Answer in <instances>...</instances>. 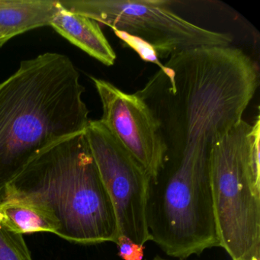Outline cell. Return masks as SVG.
Returning <instances> with one entry per match:
<instances>
[{
    "label": "cell",
    "instance_id": "1",
    "mask_svg": "<svg viewBox=\"0 0 260 260\" xmlns=\"http://www.w3.org/2000/svg\"><path fill=\"white\" fill-rule=\"evenodd\" d=\"M80 80L68 56L48 52L22 60L0 83V193L42 150L85 132Z\"/></svg>",
    "mask_w": 260,
    "mask_h": 260
},
{
    "label": "cell",
    "instance_id": "2",
    "mask_svg": "<svg viewBox=\"0 0 260 260\" xmlns=\"http://www.w3.org/2000/svg\"><path fill=\"white\" fill-rule=\"evenodd\" d=\"M39 208L57 222L56 235L79 244L116 243L113 204L85 132L54 143L36 155L0 193V202Z\"/></svg>",
    "mask_w": 260,
    "mask_h": 260
},
{
    "label": "cell",
    "instance_id": "3",
    "mask_svg": "<svg viewBox=\"0 0 260 260\" xmlns=\"http://www.w3.org/2000/svg\"><path fill=\"white\" fill-rule=\"evenodd\" d=\"M242 120L213 147L210 177L220 247L233 260L260 256V120Z\"/></svg>",
    "mask_w": 260,
    "mask_h": 260
},
{
    "label": "cell",
    "instance_id": "4",
    "mask_svg": "<svg viewBox=\"0 0 260 260\" xmlns=\"http://www.w3.org/2000/svg\"><path fill=\"white\" fill-rule=\"evenodd\" d=\"M60 7L141 39L158 57L202 46H229V33L202 28L176 14L167 0H68Z\"/></svg>",
    "mask_w": 260,
    "mask_h": 260
},
{
    "label": "cell",
    "instance_id": "5",
    "mask_svg": "<svg viewBox=\"0 0 260 260\" xmlns=\"http://www.w3.org/2000/svg\"><path fill=\"white\" fill-rule=\"evenodd\" d=\"M85 135L113 204L119 236L145 246L152 241L146 219L150 177L100 120H89Z\"/></svg>",
    "mask_w": 260,
    "mask_h": 260
},
{
    "label": "cell",
    "instance_id": "6",
    "mask_svg": "<svg viewBox=\"0 0 260 260\" xmlns=\"http://www.w3.org/2000/svg\"><path fill=\"white\" fill-rule=\"evenodd\" d=\"M92 80L103 106L100 121L153 179L167 151L159 121L136 93H126L101 79Z\"/></svg>",
    "mask_w": 260,
    "mask_h": 260
},
{
    "label": "cell",
    "instance_id": "7",
    "mask_svg": "<svg viewBox=\"0 0 260 260\" xmlns=\"http://www.w3.org/2000/svg\"><path fill=\"white\" fill-rule=\"evenodd\" d=\"M50 25L60 36L103 64H115L116 54L96 21L65 10L59 4L58 10Z\"/></svg>",
    "mask_w": 260,
    "mask_h": 260
},
{
    "label": "cell",
    "instance_id": "8",
    "mask_svg": "<svg viewBox=\"0 0 260 260\" xmlns=\"http://www.w3.org/2000/svg\"><path fill=\"white\" fill-rule=\"evenodd\" d=\"M58 8L56 0H0V28L19 36L50 25Z\"/></svg>",
    "mask_w": 260,
    "mask_h": 260
},
{
    "label": "cell",
    "instance_id": "9",
    "mask_svg": "<svg viewBox=\"0 0 260 260\" xmlns=\"http://www.w3.org/2000/svg\"><path fill=\"white\" fill-rule=\"evenodd\" d=\"M0 214L7 226L17 234L36 232L57 234L59 226L39 208L17 202H0Z\"/></svg>",
    "mask_w": 260,
    "mask_h": 260
},
{
    "label": "cell",
    "instance_id": "10",
    "mask_svg": "<svg viewBox=\"0 0 260 260\" xmlns=\"http://www.w3.org/2000/svg\"><path fill=\"white\" fill-rule=\"evenodd\" d=\"M0 260H32L23 235L10 230L0 214Z\"/></svg>",
    "mask_w": 260,
    "mask_h": 260
},
{
    "label": "cell",
    "instance_id": "11",
    "mask_svg": "<svg viewBox=\"0 0 260 260\" xmlns=\"http://www.w3.org/2000/svg\"><path fill=\"white\" fill-rule=\"evenodd\" d=\"M115 31V35L118 36L121 40L124 41L131 48L135 50L144 60L153 62V63L157 64L159 68H162V64L161 62H159L156 53L148 44L146 43L141 39L129 36V35L125 34V33L121 32V31Z\"/></svg>",
    "mask_w": 260,
    "mask_h": 260
},
{
    "label": "cell",
    "instance_id": "12",
    "mask_svg": "<svg viewBox=\"0 0 260 260\" xmlns=\"http://www.w3.org/2000/svg\"><path fill=\"white\" fill-rule=\"evenodd\" d=\"M116 244L118 255L123 260H143L145 246L137 244L122 236L118 237Z\"/></svg>",
    "mask_w": 260,
    "mask_h": 260
},
{
    "label": "cell",
    "instance_id": "13",
    "mask_svg": "<svg viewBox=\"0 0 260 260\" xmlns=\"http://www.w3.org/2000/svg\"><path fill=\"white\" fill-rule=\"evenodd\" d=\"M16 35L10 30L5 29L4 28H0V48L7 43L10 39L16 37Z\"/></svg>",
    "mask_w": 260,
    "mask_h": 260
},
{
    "label": "cell",
    "instance_id": "14",
    "mask_svg": "<svg viewBox=\"0 0 260 260\" xmlns=\"http://www.w3.org/2000/svg\"><path fill=\"white\" fill-rule=\"evenodd\" d=\"M152 260H172V259H167V258H162V257L159 256V255H156V256L153 257V259ZM180 260V259H179Z\"/></svg>",
    "mask_w": 260,
    "mask_h": 260
},
{
    "label": "cell",
    "instance_id": "15",
    "mask_svg": "<svg viewBox=\"0 0 260 260\" xmlns=\"http://www.w3.org/2000/svg\"><path fill=\"white\" fill-rule=\"evenodd\" d=\"M237 260H260V256L254 257V258H249V259H237Z\"/></svg>",
    "mask_w": 260,
    "mask_h": 260
}]
</instances>
